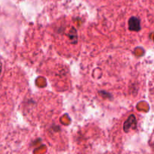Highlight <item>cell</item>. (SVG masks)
I'll return each instance as SVG.
<instances>
[{"label": "cell", "mask_w": 154, "mask_h": 154, "mask_svg": "<svg viewBox=\"0 0 154 154\" xmlns=\"http://www.w3.org/2000/svg\"><path fill=\"white\" fill-rule=\"evenodd\" d=\"M129 29L132 31H139L141 29V25H140V21L138 18L132 17L130 18L129 22Z\"/></svg>", "instance_id": "1"}, {"label": "cell", "mask_w": 154, "mask_h": 154, "mask_svg": "<svg viewBox=\"0 0 154 154\" xmlns=\"http://www.w3.org/2000/svg\"><path fill=\"white\" fill-rule=\"evenodd\" d=\"M1 72H2V63H0V74H1Z\"/></svg>", "instance_id": "2"}]
</instances>
